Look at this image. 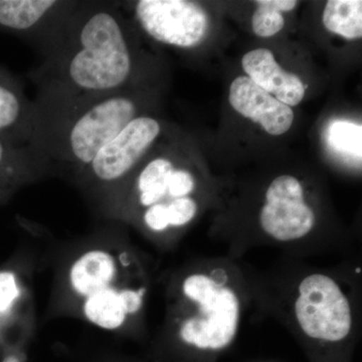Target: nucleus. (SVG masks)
<instances>
[{
    "mask_svg": "<svg viewBox=\"0 0 362 362\" xmlns=\"http://www.w3.org/2000/svg\"><path fill=\"white\" fill-rule=\"evenodd\" d=\"M135 52L114 1H78L44 63L33 71L35 101L59 103L131 90Z\"/></svg>",
    "mask_w": 362,
    "mask_h": 362,
    "instance_id": "obj_1",
    "label": "nucleus"
},
{
    "mask_svg": "<svg viewBox=\"0 0 362 362\" xmlns=\"http://www.w3.org/2000/svg\"><path fill=\"white\" fill-rule=\"evenodd\" d=\"M252 302L246 266L226 256L188 264L169 286L165 329L204 352L228 349Z\"/></svg>",
    "mask_w": 362,
    "mask_h": 362,
    "instance_id": "obj_2",
    "label": "nucleus"
},
{
    "mask_svg": "<svg viewBox=\"0 0 362 362\" xmlns=\"http://www.w3.org/2000/svg\"><path fill=\"white\" fill-rule=\"evenodd\" d=\"M33 102V148L51 170L62 169L73 178L133 119L142 115L140 100L132 90L59 103Z\"/></svg>",
    "mask_w": 362,
    "mask_h": 362,
    "instance_id": "obj_3",
    "label": "nucleus"
},
{
    "mask_svg": "<svg viewBox=\"0 0 362 362\" xmlns=\"http://www.w3.org/2000/svg\"><path fill=\"white\" fill-rule=\"evenodd\" d=\"M66 287L92 325L119 330L142 313L149 279L129 250L96 246L77 255L66 270Z\"/></svg>",
    "mask_w": 362,
    "mask_h": 362,
    "instance_id": "obj_4",
    "label": "nucleus"
},
{
    "mask_svg": "<svg viewBox=\"0 0 362 362\" xmlns=\"http://www.w3.org/2000/svg\"><path fill=\"white\" fill-rule=\"evenodd\" d=\"M161 133L154 117H136L74 180L103 206L139 168Z\"/></svg>",
    "mask_w": 362,
    "mask_h": 362,
    "instance_id": "obj_5",
    "label": "nucleus"
},
{
    "mask_svg": "<svg viewBox=\"0 0 362 362\" xmlns=\"http://www.w3.org/2000/svg\"><path fill=\"white\" fill-rule=\"evenodd\" d=\"M258 220L262 239L285 255L303 258L312 254L308 242L316 228L317 214L298 178L284 175L272 181Z\"/></svg>",
    "mask_w": 362,
    "mask_h": 362,
    "instance_id": "obj_6",
    "label": "nucleus"
},
{
    "mask_svg": "<svg viewBox=\"0 0 362 362\" xmlns=\"http://www.w3.org/2000/svg\"><path fill=\"white\" fill-rule=\"evenodd\" d=\"M133 13L150 37L180 49L202 44L209 30L206 11L187 0H139L133 4Z\"/></svg>",
    "mask_w": 362,
    "mask_h": 362,
    "instance_id": "obj_7",
    "label": "nucleus"
},
{
    "mask_svg": "<svg viewBox=\"0 0 362 362\" xmlns=\"http://www.w3.org/2000/svg\"><path fill=\"white\" fill-rule=\"evenodd\" d=\"M77 4L73 0H0V33L35 45L45 57Z\"/></svg>",
    "mask_w": 362,
    "mask_h": 362,
    "instance_id": "obj_8",
    "label": "nucleus"
},
{
    "mask_svg": "<svg viewBox=\"0 0 362 362\" xmlns=\"http://www.w3.org/2000/svg\"><path fill=\"white\" fill-rule=\"evenodd\" d=\"M228 100L235 111L259 124L270 135L285 134L294 121L291 107L283 104L245 76L233 80Z\"/></svg>",
    "mask_w": 362,
    "mask_h": 362,
    "instance_id": "obj_9",
    "label": "nucleus"
},
{
    "mask_svg": "<svg viewBox=\"0 0 362 362\" xmlns=\"http://www.w3.org/2000/svg\"><path fill=\"white\" fill-rule=\"evenodd\" d=\"M35 106L18 78L0 66V138L33 146Z\"/></svg>",
    "mask_w": 362,
    "mask_h": 362,
    "instance_id": "obj_10",
    "label": "nucleus"
},
{
    "mask_svg": "<svg viewBox=\"0 0 362 362\" xmlns=\"http://www.w3.org/2000/svg\"><path fill=\"white\" fill-rule=\"evenodd\" d=\"M243 68L255 84L287 106H297L305 96L301 78L281 68L273 52L266 49L247 52L242 61Z\"/></svg>",
    "mask_w": 362,
    "mask_h": 362,
    "instance_id": "obj_11",
    "label": "nucleus"
},
{
    "mask_svg": "<svg viewBox=\"0 0 362 362\" xmlns=\"http://www.w3.org/2000/svg\"><path fill=\"white\" fill-rule=\"evenodd\" d=\"M49 173V164L33 146L0 138V204L18 188Z\"/></svg>",
    "mask_w": 362,
    "mask_h": 362,
    "instance_id": "obj_12",
    "label": "nucleus"
},
{
    "mask_svg": "<svg viewBox=\"0 0 362 362\" xmlns=\"http://www.w3.org/2000/svg\"><path fill=\"white\" fill-rule=\"evenodd\" d=\"M324 26L346 40L362 37V1L329 0L323 13Z\"/></svg>",
    "mask_w": 362,
    "mask_h": 362,
    "instance_id": "obj_13",
    "label": "nucleus"
},
{
    "mask_svg": "<svg viewBox=\"0 0 362 362\" xmlns=\"http://www.w3.org/2000/svg\"><path fill=\"white\" fill-rule=\"evenodd\" d=\"M258 8L252 16V30L262 37L277 35L285 25L282 13L291 11L298 2L294 0H259Z\"/></svg>",
    "mask_w": 362,
    "mask_h": 362,
    "instance_id": "obj_14",
    "label": "nucleus"
},
{
    "mask_svg": "<svg viewBox=\"0 0 362 362\" xmlns=\"http://www.w3.org/2000/svg\"><path fill=\"white\" fill-rule=\"evenodd\" d=\"M362 127L347 121H335L328 128V144L343 156L361 160Z\"/></svg>",
    "mask_w": 362,
    "mask_h": 362,
    "instance_id": "obj_15",
    "label": "nucleus"
},
{
    "mask_svg": "<svg viewBox=\"0 0 362 362\" xmlns=\"http://www.w3.org/2000/svg\"><path fill=\"white\" fill-rule=\"evenodd\" d=\"M21 296V286L16 274L11 271L0 272V313L13 308Z\"/></svg>",
    "mask_w": 362,
    "mask_h": 362,
    "instance_id": "obj_16",
    "label": "nucleus"
},
{
    "mask_svg": "<svg viewBox=\"0 0 362 362\" xmlns=\"http://www.w3.org/2000/svg\"><path fill=\"white\" fill-rule=\"evenodd\" d=\"M4 362H18V358H16V357H8V358L6 359V361Z\"/></svg>",
    "mask_w": 362,
    "mask_h": 362,
    "instance_id": "obj_17",
    "label": "nucleus"
}]
</instances>
